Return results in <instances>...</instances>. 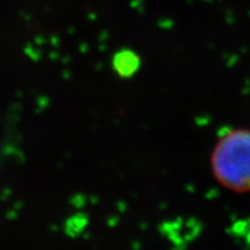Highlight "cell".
Wrapping results in <instances>:
<instances>
[{"mask_svg": "<svg viewBox=\"0 0 250 250\" xmlns=\"http://www.w3.org/2000/svg\"><path fill=\"white\" fill-rule=\"evenodd\" d=\"M112 66L122 78H130L137 73L140 67V58L132 50L123 49L112 59Z\"/></svg>", "mask_w": 250, "mask_h": 250, "instance_id": "cell-2", "label": "cell"}, {"mask_svg": "<svg viewBox=\"0 0 250 250\" xmlns=\"http://www.w3.org/2000/svg\"><path fill=\"white\" fill-rule=\"evenodd\" d=\"M211 168L215 180L226 189L250 192V130L225 132L212 151Z\"/></svg>", "mask_w": 250, "mask_h": 250, "instance_id": "cell-1", "label": "cell"}]
</instances>
